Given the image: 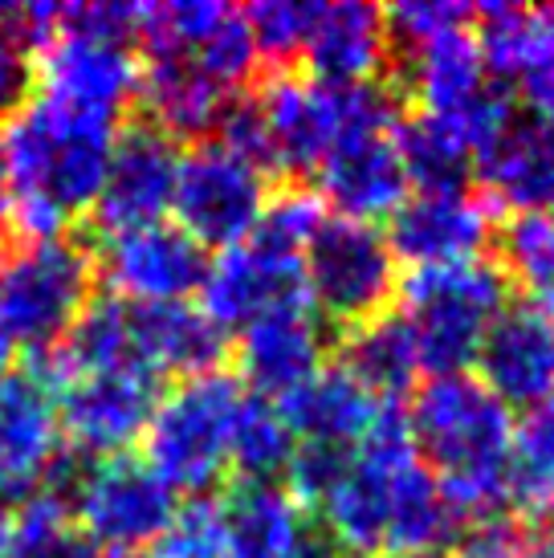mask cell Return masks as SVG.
<instances>
[{"mask_svg": "<svg viewBox=\"0 0 554 558\" xmlns=\"http://www.w3.org/2000/svg\"><path fill=\"white\" fill-rule=\"evenodd\" d=\"M119 123L37 94L4 123L0 163L9 180V229L21 241H62L91 213Z\"/></svg>", "mask_w": 554, "mask_h": 558, "instance_id": "7a4b0ae2", "label": "cell"}, {"mask_svg": "<svg viewBox=\"0 0 554 558\" xmlns=\"http://www.w3.org/2000/svg\"><path fill=\"white\" fill-rule=\"evenodd\" d=\"M176 171H180V151L164 131H155L152 123L123 126L115 135L107 175H103L98 201L91 208L94 220L107 233L164 220L171 213Z\"/></svg>", "mask_w": 554, "mask_h": 558, "instance_id": "2e32d148", "label": "cell"}, {"mask_svg": "<svg viewBox=\"0 0 554 558\" xmlns=\"http://www.w3.org/2000/svg\"><path fill=\"white\" fill-rule=\"evenodd\" d=\"M245 403L241 379L229 372L192 375L180 388L164 391L147 420V465L171 489L204 497L229 473V436Z\"/></svg>", "mask_w": 554, "mask_h": 558, "instance_id": "5b68a950", "label": "cell"}, {"mask_svg": "<svg viewBox=\"0 0 554 558\" xmlns=\"http://www.w3.org/2000/svg\"><path fill=\"white\" fill-rule=\"evenodd\" d=\"M461 558H554V530L530 534L502 518H490V522H478L473 534L465 538Z\"/></svg>", "mask_w": 554, "mask_h": 558, "instance_id": "f35d334b", "label": "cell"}, {"mask_svg": "<svg viewBox=\"0 0 554 558\" xmlns=\"http://www.w3.org/2000/svg\"><path fill=\"white\" fill-rule=\"evenodd\" d=\"M33 90V53L16 37L0 33V123H9L29 102Z\"/></svg>", "mask_w": 554, "mask_h": 558, "instance_id": "ab89813d", "label": "cell"}, {"mask_svg": "<svg viewBox=\"0 0 554 558\" xmlns=\"http://www.w3.org/2000/svg\"><path fill=\"white\" fill-rule=\"evenodd\" d=\"M400 126L396 102L368 114L363 123H354L314 171L318 187H323L318 201L330 204L347 220L375 225V217H392L404 204V196L412 192L408 163L400 151Z\"/></svg>", "mask_w": 554, "mask_h": 558, "instance_id": "8fae6325", "label": "cell"}, {"mask_svg": "<svg viewBox=\"0 0 554 558\" xmlns=\"http://www.w3.org/2000/svg\"><path fill=\"white\" fill-rule=\"evenodd\" d=\"M155 558H225V501L216 497H192L188 506H176L171 526L155 543Z\"/></svg>", "mask_w": 554, "mask_h": 558, "instance_id": "e575fe53", "label": "cell"}, {"mask_svg": "<svg viewBox=\"0 0 554 558\" xmlns=\"http://www.w3.org/2000/svg\"><path fill=\"white\" fill-rule=\"evenodd\" d=\"M138 98L152 110V126L164 131L171 143L213 135L225 107H229V90H220L213 78H204L188 58H171V53L147 58Z\"/></svg>", "mask_w": 554, "mask_h": 558, "instance_id": "4316f807", "label": "cell"}, {"mask_svg": "<svg viewBox=\"0 0 554 558\" xmlns=\"http://www.w3.org/2000/svg\"><path fill=\"white\" fill-rule=\"evenodd\" d=\"M13 372V342L0 335V379Z\"/></svg>", "mask_w": 554, "mask_h": 558, "instance_id": "f6af8a7d", "label": "cell"}, {"mask_svg": "<svg viewBox=\"0 0 554 558\" xmlns=\"http://www.w3.org/2000/svg\"><path fill=\"white\" fill-rule=\"evenodd\" d=\"M416 452L457 518L490 522L509 501L514 412L478 375H432L408 412Z\"/></svg>", "mask_w": 554, "mask_h": 558, "instance_id": "3957f363", "label": "cell"}, {"mask_svg": "<svg viewBox=\"0 0 554 558\" xmlns=\"http://www.w3.org/2000/svg\"><path fill=\"white\" fill-rule=\"evenodd\" d=\"M94 253L82 241H21L0 262V335L49 351L94 298Z\"/></svg>", "mask_w": 554, "mask_h": 558, "instance_id": "8992f818", "label": "cell"}, {"mask_svg": "<svg viewBox=\"0 0 554 558\" xmlns=\"http://www.w3.org/2000/svg\"><path fill=\"white\" fill-rule=\"evenodd\" d=\"M485 187L518 213H554V131L509 119L478 156Z\"/></svg>", "mask_w": 554, "mask_h": 558, "instance_id": "484cf974", "label": "cell"}, {"mask_svg": "<svg viewBox=\"0 0 554 558\" xmlns=\"http://www.w3.org/2000/svg\"><path fill=\"white\" fill-rule=\"evenodd\" d=\"M478 379L514 408H534L554 396V314L539 306H506L478 347Z\"/></svg>", "mask_w": 554, "mask_h": 558, "instance_id": "e0dca14e", "label": "cell"}, {"mask_svg": "<svg viewBox=\"0 0 554 558\" xmlns=\"http://www.w3.org/2000/svg\"><path fill=\"white\" fill-rule=\"evenodd\" d=\"M342 367L380 400H396L400 391H408V384L420 375V363H416L412 335L400 314H380L371 323L354 326Z\"/></svg>", "mask_w": 554, "mask_h": 558, "instance_id": "f1b7e54d", "label": "cell"}, {"mask_svg": "<svg viewBox=\"0 0 554 558\" xmlns=\"http://www.w3.org/2000/svg\"><path fill=\"white\" fill-rule=\"evenodd\" d=\"M4 558H98V550L77 534L65 501L33 494L13 518V543Z\"/></svg>", "mask_w": 554, "mask_h": 558, "instance_id": "d6a6232c", "label": "cell"}, {"mask_svg": "<svg viewBox=\"0 0 554 558\" xmlns=\"http://www.w3.org/2000/svg\"><path fill=\"white\" fill-rule=\"evenodd\" d=\"M21 13H25V4H0V33H9V37H16L25 46V37H21Z\"/></svg>", "mask_w": 554, "mask_h": 558, "instance_id": "b9f144b4", "label": "cell"}, {"mask_svg": "<svg viewBox=\"0 0 554 558\" xmlns=\"http://www.w3.org/2000/svg\"><path fill=\"white\" fill-rule=\"evenodd\" d=\"M110 558H155L152 550H135V555H110Z\"/></svg>", "mask_w": 554, "mask_h": 558, "instance_id": "bcb514c9", "label": "cell"}, {"mask_svg": "<svg viewBox=\"0 0 554 558\" xmlns=\"http://www.w3.org/2000/svg\"><path fill=\"white\" fill-rule=\"evenodd\" d=\"M497 269L522 286L530 306L554 314V213H514L502 229Z\"/></svg>", "mask_w": 554, "mask_h": 558, "instance_id": "1f68e13d", "label": "cell"}, {"mask_svg": "<svg viewBox=\"0 0 554 558\" xmlns=\"http://www.w3.org/2000/svg\"><path fill=\"white\" fill-rule=\"evenodd\" d=\"M302 278L310 311L354 330L387 314V302L396 298L400 281V262L387 245L384 229L368 220L326 217L302 253Z\"/></svg>", "mask_w": 554, "mask_h": 558, "instance_id": "9c48e42d", "label": "cell"}, {"mask_svg": "<svg viewBox=\"0 0 554 558\" xmlns=\"http://www.w3.org/2000/svg\"><path fill=\"white\" fill-rule=\"evenodd\" d=\"M9 233V180H4V163H0V236Z\"/></svg>", "mask_w": 554, "mask_h": 558, "instance_id": "ee69618b", "label": "cell"}, {"mask_svg": "<svg viewBox=\"0 0 554 558\" xmlns=\"http://www.w3.org/2000/svg\"><path fill=\"white\" fill-rule=\"evenodd\" d=\"M392 53L384 9L368 0H335L314 4L310 33L302 58L310 65V78L330 86H371Z\"/></svg>", "mask_w": 554, "mask_h": 558, "instance_id": "cb8c5ba5", "label": "cell"}, {"mask_svg": "<svg viewBox=\"0 0 554 558\" xmlns=\"http://www.w3.org/2000/svg\"><path fill=\"white\" fill-rule=\"evenodd\" d=\"M314 506L326 538L351 558H441L461 530L396 400L380 408L363 445Z\"/></svg>", "mask_w": 554, "mask_h": 558, "instance_id": "6da1fadb", "label": "cell"}, {"mask_svg": "<svg viewBox=\"0 0 554 558\" xmlns=\"http://www.w3.org/2000/svg\"><path fill=\"white\" fill-rule=\"evenodd\" d=\"M9 543H13V510L0 501V558L9 555Z\"/></svg>", "mask_w": 554, "mask_h": 558, "instance_id": "7bdbcfd3", "label": "cell"}, {"mask_svg": "<svg viewBox=\"0 0 554 558\" xmlns=\"http://www.w3.org/2000/svg\"><path fill=\"white\" fill-rule=\"evenodd\" d=\"M241 375L257 400H286L326 367V335L310 306L265 314L241 330Z\"/></svg>", "mask_w": 554, "mask_h": 558, "instance_id": "7402d4cb", "label": "cell"}, {"mask_svg": "<svg viewBox=\"0 0 554 558\" xmlns=\"http://www.w3.org/2000/svg\"><path fill=\"white\" fill-rule=\"evenodd\" d=\"M33 74L41 78L46 98H58L65 107L91 110V114L115 119V123L135 102L138 86H143V65H138L135 49L82 41V37H49Z\"/></svg>", "mask_w": 554, "mask_h": 558, "instance_id": "ac0fdd59", "label": "cell"}, {"mask_svg": "<svg viewBox=\"0 0 554 558\" xmlns=\"http://www.w3.org/2000/svg\"><path fill=\"white\" fill-rule=\"evenodd\" d=\"M70 522L77 534L107 555L152 550L176 513V489L143 457L119 452L86 461L70 489Z\"/></svg>", "mask_w": 554, "mask_h": 558, "instance_id": "ba28073f", "label": "cell"}, {"mask_svg": "<svg viewBox=\"0 0 554 558\" xmlns=\"http://www.w3.org/2000/svg\"><path fill=\"white\" fill-rule=\"evenodd\" d=\"M509 501L554 526V396L526 408L522 420H514Z\"/></svg>", "mask_w": 554, "mask_h": 558, "instance_id": "f546056e", "label": "cell"}, {"mask_svg": "<svg viewBox=\"0 0 554 558\" xmlns=\"http://www.w3.org/2000/svg\"><path fill=\"white\" fill-rule=\"evenodd\" d=\"M522 90H526V107L534 110V123L554 131V58L542 65L539 74H530L522 82Z\"/></svg>", "mask_w": 554, "mask_h": 558, "instance_id": "60d3db41", "label": "cell"}, {"mask_svg": "<svg viewBox=\"0 0 554 558\" xmlns=\"http://www.w3.org/2000/svg\"><path fill=\"white\" fill-rule=\"evenodd\" d=\"M473 41L493 82H526L554 58V9L485 4L473 9Z\"/></svg>", "mask_w": 554, "mask_h": 558, "instance_id": "83f0119b", "label": "cell"}, {"mask_svg": "<svg viewBox=\"0 0 554 558\" xmlns=\"http://www.w3.org/2000/svg\"><path fill=\"white\" fill-rule=\"evenodd\" d=\"M293 436L286 428V420L277 412V403L245 396L237 424L229 436V469L241 473L245 485H274L277 473L290 469L293 457Z\"/></svg>", "mask_w": 554, "mask_h": 558, "instance_id": "4dcf8cb0", "label": "cell"}, {"mask_svg": "<svg viewBox=\"0 0 554 558\" xmlns=\"http://www.w3.org/2000/svg\"><path fill=\"white\" fill-rule=\"evenodd\" d=\"M159 400V379L135 367L123 372L77 375L58 391V433L82 461L119 457L147 433V420Z\"/></svg>", "mask_w": 554, "mask_h": 558, "instance_id": "4fadbf2b", "label": "cell"}, {"mask_svg": "<svg viewBox=\"0 0 554 558\" xmlns=\"http://www.w3.org/2000/svg\"><path fill=\"white\" fill-rule=\"evenodd\" d=\"M58 408L53 391L33 372L0 379V501L33 497L58 461Z\"/></svg>", "mask_w": 554, "mask_h": 558, "instance_id": "d6986e66", "label": "cell"}, {"mask_svg": "<svg viewBox=\"0 0 554 558\" xmlns=\"http://www.w3.org/2000/svg\"><path fill=\"white\" fill-rule=\"evenodd\" d=\"M225 558H330V543L290 489L241 485L225 501Z\"/></svg>", "mask_w": 554, "mask_h": 558, "instance_id": "603a6c76", "label": "cell"}, {"mask_svg": "<svg viewBox=\"0 0 554 558\" xmlns=\"http://www.w3.org/2000/svg\"><path fill=\"white\" fill-rule=\"evenodd\" d=\"M138 29H143V4H131V0H74V4H58L53 13V37H82V41L135 49Z\"/></svg>", "mask_w": 554, "mask_h": 558, "instance_id": "836d02e7", "label": "cell"}, {"mask_svg": "<svg viewBox=\"0 0 554 558\" xmlns=\"http://www.w3.org/2000/svg\"><path fill=\"white\" fill-rule=\"evenodd\" d=\"M384 403L387 400L363 388L342 363H330L310 375L302 388H293L286 400H277V412L286 420L293 445L354 452L371 433Z\"/></svg>", "mask_w": 554, "mask_h": 558, "instance_id": "44dd1931", "label": "cell"}, {"mask_svg": "<svg viewBox=\"0 0 554 558\" xmlns=\"http://www.w3.org/2000/svg\"><path fill=\"white\" fill-rule=\"evenodd\" d=\"M387 21V37L392 46L412 49L424 46L432 37H441L448 29H461V25H473V9L469 4H457V0H400L384 13Z\"/></svg>", "mask_w": 554, "mask_h": 558, "instance_id": "8d00e7d4", "label": "cell"}, {"mask_svg": "<svg viewBox=\"0 0 554 558\" xmlns=\"http://www.w3.org/2000/svg\"><path fill=\"white\" fill-rule=\"evenodd\" d=\"M408 53V86H412L420 114L441 119H478L506 107V98L490 86V74L481 65L473 25L448 29L424 46L404 49Z\"/></svg>", "mask_w": 554, "mask_h": 558, "instance_id": "ffe728a7", "label": "cell"}, {"mask_svg": "<svg viewBox=\"0 0 554 558\" xmlns=\"http://www.w3.org/2000/svg\"><path fill=\"white\" fill-rule=\"evenodd\" d=\"M326 220V204L314 196V192H281V196H269L262 213V225L253 233L269 236L274 245L293 248V253H306V245L314 241V233L323 229Z\"/></svg>", "mask_w": 554, "mask_h": 558, "instance_id": "74e56055", "label": "cell"}, {"mask_svg": "<svg viewBox=\"0 0 554 558\" xmlns=\"http://www.w3.org/2000/svg\"><path fill=\"white\" fill-rule=\"evenodd\" d=\"M94 265H103V278L115 298L131 306H159L201 294L208 248L196 245L176 220H155L123 233H107L103 262Z\"/></svg>", "mask_w": 554, "mask_h": 558, "instance_id": "5bb4252c", "label": "cell"}, {"mask_svg": "<svg viewBox=\"0 0 554 558\" xmlns=\"http://www.w3.org/2000/svg\"><path fill=\"white\" fill-rule=\"evenodd\" d=\"M290 306H310L302 253L274 245L269 236L253 233L241 245L220 248L204 269L201 311L225 335Z\"/></svg>", "mask_w": 554, "mask_h": 558, "instance_id": "7c38bea8", "label": "cell"}, {"mask_svg": "<svg viewBox=\"0 0 554 558\" xmlns=\"http://www.w3.org/2000/svg\"><path fill=\"white\" fill-rule=\"evenodd\" d=\"M310 16H314L310 0H257V4H249L245 25L257 58H269V62L298 58L306 46Z\"/></svg>", "mask_w": 554, "mask_h": 558, "instance_id": "d590c367", "label": "cell"}, {"mask_svg": "<svg viewBox=\"0 0 554 558\" xmlns=\"http://www.w3.org/2000/svg\"><path fill=\"white\" fill-rule=\"evenodd\" d=\"M384 236L396 262H408L412 269L473 262L493 236V204L465 184L416 187L392 213Z\"/></svg>", "mask_w": 554, "mask_h": 558, "instance_id": "9a60e30c", "label": "cell"}, {"mask_svg": "<svg viewBox=\"0 0 554 558\" xmlns=\"http://www.w3.org/2000/svg\"><path fill=\"white\" fill-rule=\"evenodd\" d=\"M262 119L265 156L277 171H318L326 151L363 123L368 114L392 107L384 86H330L302 74H277L253 94Z\"/></svg>", "mask_w": 554, "mask_h": 558, "instance_id": "52a82bcc", "label": "cell"}, {"mask_svg": "<svg viewBox=\"0 0 554 558\" xmlns=\"http://www.w3.org/2000/svg\"><path fill=\"white\" fill-rule=\"evenodd\" d=\"M509 281L485 257L412 269L404 281V326L412 335L416 363L432 375H461L485 339L493 318L506 311Z\"/></svg>", "mask_w": 554, "mask_h": 558, "instance_id": "277c9868", "label": "cell"}, {"mask_svg": "<svg viewBox=\"0 0 554 558\" xmlns=\"http://www.w3.org/2000/svg\"><path fill=\"white\" fill-rule=\"evenodd\" d=\"M269 204V171L229 151L225 143H196L180 156L171 213L196 245H241L262 225Z\"/></svg>", "mask_w": 554, "mask_h": 558, "instance_id": "30bf717a", "label": "cell"}, {"mask_svg": "<svg viewBox=\"0 0 554 558\" xmlns=\"http://www.w3.org/2000/svg\"><path fill=\"white\" fill-rule=\"evenodd\" d=\"M131 351L135 367L147 375H208L220 372L225 359V330L208 323V314L192 302H159V306H131Z\"/></svg>", "mask_w": 554, "mask_h": 558, "instance_id": "d4e9b609", "label": "cell"}]
</instances>
